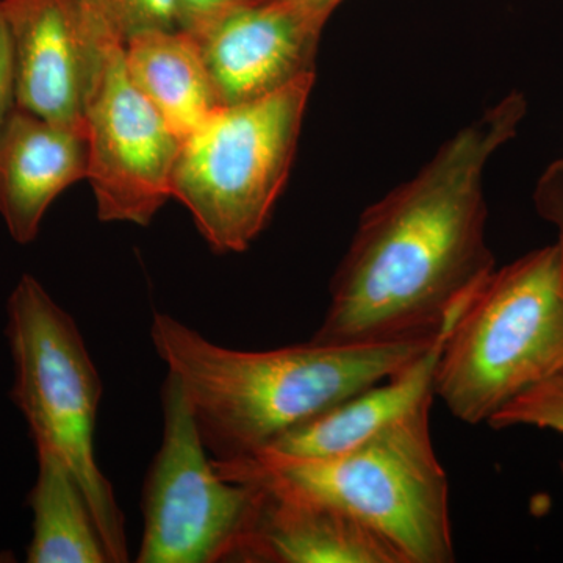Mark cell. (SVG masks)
<instances>
[{
	"label": "cell",
	"mask_w": 563,
	"mask_h": 563,
	"mask_svg": "<svg viewBox=\"0 0 563 563\" xmlns=\"http://www.w3.org/2000/svg\"><path fill=\"white\" fill-rule=\"evenodd\" d=\"M528 113L512 91L461 129L412 179L363 211L312 342L366 346L431 339L472 298L495 257L484 172Z\"/></svg>",
	"instance_id": "cell-1"
},
{
	"label": "cell",
	"mask_w": 563,
	"mask_h": 563,
	"mask_svg": "<svg viewBox=\"0 0 563 563\" xmlns=\"http://www.w3.org/2000/svg\"><path fill=\"white\" fill-rule=\"evenodd\" d=\"M440 332L366 346L310 340L279 350L239 351L211 343L169 314L155 313L151 325L155 351L179 377L214 461L261 453L282 433L398 373Z\"/></svg>",
	"instance_id": "cell-2"
},
{
	"label": "cell",
	"mask_w": 563,
	"mask_h": 563,
	"mask_svg": "<svg viewBox=\"0 0 563 563\" xmlns=\"http://www.w3.org/2000/svg\"><path fill=\"white\" fill-rule=\"evenodd\" d=\"M432 401L365 443L325 459L257 453L213 461L232 483L255 484L324 504L368 526L406 563L455 561L450 481L431 437Z\"/></svg>",
	"instance_id": "cell-3"
},
{
	"label": "cell",
	"mask_w": 563,
	"mask_h": 563,
	"mask_svg": "<svg viewBox=\"0 0 563 563\" xmlns=\"http://www.w3.org/2000/svg\"><path fill=\"white\" fill-rule=\"evenodd\" d=\"M563 373V254L555 242L493 269L444 340L435 396L487 424L521 393Z\"/></svg>",
	"instance_id": "cell-4"
},
{
	"label": "cell",
	"mask_w": 563,
	"mask_h": 563,
	"mask_svg": "<svg viewBox=\"0 0 563 563\" xmlns=\"http://www.w3.org/2000/svg\"><path fill=\"white\" fill-rule=\"evenodd\" d=\"M7 342L13 358L11 399L33 442L68 463L90 504L110 562H129L125 518L95 453L102 398L98 369L76 321L32 274H22L7 301Z\"/></svg>",
	"instance_id": "cell-5"
},
{
	"label": "cell",
	"mask_w": 563,
	"mask_h": 563,
	"mask_svg": "<svg viewBox=\"0 0 563 563\" xmlns=\"http://www.w3.org/2000/svg\"><path fill=\"white\" fill-rule=\"evenodd\" d=\"M314 73L239 106L218 107L181 140L172 199L218 254L261 235L290 176Z\"/></svg>",
	"instance_id": "cell-6"
},
{
	"label": "cell",
	"mask_w": 563,
	"mask_h": 563,
	"mask_svg": "<svg viewBox=\"0 0 563 563\" xmlns=\"http://www.w3.org/2000/svg\"><path fill=\"white\" fill-rule=\"evenodd\" d=\"M162 443L143 488L140 563L239 562L257 514V485L214 470L187 393L168 372L162 387Z\"/></svg>",
	"instance_id": "cell-7"
},
{
	"label": "cell",
	"mask_w": 563,
	"mask_h": 563,
	"mask_svg": "<svg viewBox=\"0 0 563 563\" xmlns=\"http://www.w3.org/2000/svg\"><path fill=\"white\" fill-rule=\"evenodd\" d=\"M80 3L92 40L84 120L87 180L98 218L146 228L172 199L181 141L133 84L125 66L124 41L90 3Z\"/></svg>",
	"instance_id": "cell-8"
},
{
	"label": "cell",
	"mask_w": 563,
	"mask_h": 563,
	"mask_svg": "<svg viewBox=\"0 0 563 563\" xmlns=\"http://www.w3.org/2000/svg\"><path fill=\"white\" fill-rule=\"evenodd\" d=\"M325 22L296 0H265L196 36L220 106L265 98L314 73Z\"/></svg>",
	"instance_id": "cell-9"
},
{
	"label": "cell",
	"mask_w": 563,
	"mask_h": 563,
	"mask_svg": "<svg viewBox=\"0 0 563 563\" xmlns=\"http://www.w3.org/2000/svg\"><path fill=\"white\" fill-rule=\"evenodd\" d=\"M13 51L16 103L85 132L92 40L80 0H0Z\"/></svg>",
	"instance_id": "cell-10"
},
{
	"label": "cell",
	"mask_w": 563,
	"mask_h": 563,
	"mask_svg": "<svg viewBox=\"0 0 563 563\" xmlns=\"http://www.w3.org/2000/svg\"><path fill=\"white\" fill-rule=\"evenodd\" d=\"M87 176V133L16 103L0 131V217L11 239L32 243L52 202Z\"/></svg>",
	"instance_id": "cell-11"
},
{
	"label": "cell",
	"mask_w": 563,
	"mask_h": 563,
	"mask_svg": "<svg viewBox=\"0 0 563 563\" xmlns=\"http://www.w3.org/2000/svg\"><path fill=\"white\" fill-rule=\"evenodd\" d=\"M257 487V514L240 563H406L387 540L350 515Z\"/></svg>",
	"instance_id": "cell-12"
},
{
	"label": "cell",
	"mask_w": 563,
	"mask_h": 563,
	"mask_svg": "<svg viewBox=\"0 0 563 563\" xmlns=\"http://www.w3.org/2000/svg\"><path fill=\"white\" fill-rule=\"evenodd\" d=\"M462 313V312H461ZM459 313V314H461ZM453 318L420 357L390 377L355 393L312 420L296 426L261 453L295 459H325L365 443L391 422L435 398V373Z\"/></svg>",
	"instance_id": "cell-13"
},
{
	"label": "cell",
	"mask_w": 563,
	"mask_h": 563,
	"mask_svg": "<svg viewBox=\"0 0 563 563\" xmlns=\"http://www.w3.org/2000/svg\"><path fill=\"white\" fill-rule=\"evenodd\" d=\"M124 58L133 84L180 141L221 107L201 44L191 33H135L124 43Z\"/></svg>",
	"instance_id": "cell-14"
},
{
	"label": "cell",
	"mask_w": 563,
	"mask_h": 563,
	"mask_svg": "<svg viewBox=\"0 0 563 563\" xmlns=\"http://www.w3.org/2000/svg\"><path fill=\"white\" fill-rule=\"evenodd\" d=\"M36 472L29 504L33 514L29 563L110 562L84 488L68 463L36 444Z\"/></svg>",
	"instance_id": "cell-15"
},
{
	"label": "cell",
	"mask_w": 563,
	"mask_h": 563,
	"mask_svg": "<svg viewBox=\"0 0 563 563\" xmlns=\"http://www.w3.org/2000/svg\"><path fill=\"white\" fill-rule=\"evenodd\" d=\"M487 426L496 431L529 426L563 435V373L521 393L493 415Z\"/></svg>",
	"instance_id": "cell-16"
},
{
	"label": "cell",
	"mask_w": 563,
	"mask_h": 563,
	"mask_svg": "<svg viewBox=\"0 0 563 563\" xmlns=\"http://www.w3.org/2000/svg\"><path fill=\"white\" fill-rule=\"evenodd\" d=\"M122 41L146 31L180 29L177 0H87Z\"/></svg>",
	"instance_id": "cell-17"
},
{
	"label": "cell",
	"mask_w": 563,
	"mask_h": 563,
	"mask_svg": "<svg viewBox=\"0 0 563 563\" xmlns=\"http://www.w3.org/2000/svg\"><path fill=\"white\" fill-rule=\"evenodd\" d=\"M265 0H177L181 31L201 36L233 11Z\"/></svg>",
	"instance_id": "cell-18"
},
{
	"label": "cell",
	"mask_w": 563,
	"mask_h": 563,
	"mask_svg": "<svg viewBox=\"0 0 563 563\" xmlns=\"http://www.w3.org/2000/svg\"><path fill=\"white\" fill-rule=\"evenodd\" d=\"M533 206L544 221L558 229V243L563 254V158L548 166L533 190Z\"/></svg>",
	"instance_id": "cell-19"
},
{
	"label": "cell",
	"mask_w": 563,
	"mask_h": 563,
	"mask_svg": "<svg viewBox=\"0 0 563 563\" xmlns=\"http://www.w3.org/2000/svg\"><path fill=\"white\" fill-rule=\"evenodd\" d=\"M16 107V80H14L13 51L5 18L0 9V131Z\"/></svg>",
	"instance_id": "cell-20"
},
{
	"label": "cell",
	"mask_w": 563,
	"mask_h": 563,
	"mask_svg": "<svg viewBox=\"0 0 563 563\" xmlns=\"http://www.w3.org/2000/svg\"><path fill=\"white\" fill-rule=\"evenodd\" d=\"M296 2L302 3L307 9L313 11V13L320 14L325 21L331 18L333 10L343 2V0H296Z\"/></svg>",
	"instance_id": "cell-21"
},
{
	"label": "cell",
	"mask_w": 563,
	"mask_h": 563,
	"mask_svg": "<svg viewBox=\"0 0 563 563\" xmlns=\"http://www.w3.org/2000/svg\"><path fill=\"white\" fill-rule=\"evenodd\" d=\"M561 473H562V477H563V462L561 463Z\"/></svg>",
	"instance_id": "cell-22"
}]
</instances>
